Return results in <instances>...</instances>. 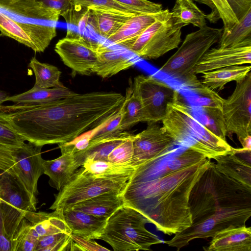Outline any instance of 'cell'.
<instances>
[{"label": "cell", "instance_id": "6da1fadb", "mask_svg": "<svg viewBox=\"0 0 251 251\" xmlns=\"http://www.w3.org/2000/svg\"><path fill=\"white\" fill-rule=\"evenodd\" d=\"M175 147L136 167L121 194L125 205L169 235L192 224L190 193L212 162L190 149Z\"/></svg>", "mask_w": 251, "mask_h": 251}, {"label": "cell", "instance_id": "7a4b0ae2", "mask_svg": "<svg viewBox=\"0 0 251 251\" xmlns=\"http://www.w3.org/2000/svg\"><path fill=\"white\" fill-rule=\"evenodd\" d=\"M125 96L116 92L75 94L52 102L0 107V120L37 146L70 142L116 113Z\"/></svg>", "mask_w": 251, "mask_h": 251}, {"label": "cell", "instance_id": "3957f363", "mask_svg": "<svg viewBox=\"0 0 251 251\" xmlns=\"http://www.w3.org/2000/svg\"><path fill=\"white\" fill-rule=\"evenodd\" d=\"M192 224L163 242L179 251L192 240L212 237L230 226L245 225L251 216V188L219 172L212 162L189 197Z\"/></svg>", "mask_w": 251, "mask_h": 251}, {"label": "cell", "instance_id": "277c9868", "mask_svg": "<svg viewBox=\"0 0 251 251\" xmlns=\"http://www.w3.org/2000/svg\"><path fill=\"white\" fill-rule=\"evenodd\" d=\"M162 122V126L176 145L210 159L232 153L233 148L226 140L217 136L193 116L190 107L182 100L179 92L168 104Z\"/></svg>", "mask_w": 251, "mask_h": 251}, {"label": "cell", "instance_id": "5b68a950", "mask_svg": "<svg viewBox=\"0 0 251 251\" xmlns=\"http://www.w3.org/2000/svg\"><path fill=\"white\" fill-rule=\"evenodd\" d=\"M147 223V219L140 212L124 205L107 219L99 240L115 251L150 250L151 246L163 241L146 229Z\"/></svg>", "mask_w": 251, "mask_h": 251}, {"label": "cell", "instance_id": "8992f818", "mask_svg": "<svg viewBox=\"0 0 251 251\" xmlns=\"http://www.w3.org/2000/svg\"><path fill=\"white\" fill-rule=\"evenodd\" d=\"M222 28L206 25L198 30L188 34L180 47L159 69V71L180 80L184 86L197 80L194 68L204 54L218 42Z\"/></svg>", "mask_w": 251, "mask_h": 251}, {"label": "cell", "instance_id": "52a82bcc", "mask_svg": "<svg viewBox=\"0 0 251 251\" xmlns=\"http://www.w3.org/2000/svg\"><path fill=\"white\" fill-rule=\"evenodd\" d=\"M130 176H100L95 175L81 167L59 192L50 209H64L74 204L106 192L122 194Z\"/></svg>", "mask_w": 251, "mask_h": 251}, {"label": "cell", "instance_id": "ba28073f", "mask_svg": "<svg viewBox=\"0 0 251 251\" xmlns=\"http://www.w3.org/2000/svg\"><path fill=\"white\" fill-rule=\"evenodd\" d=\"M184 26L176 23L169 10H163L139 36L123 46L143 59H156L178 47Z\"/></svg>", "mask_w": 251, "mask_h": 251}, {"label": "cell", "instance_id": "9c48e42d", "mask_svg": "<svg viewBox=\"0 0 251 251\" xmlns=\"http://www.w3.org/2000/svg\"><path fill=\"white\" fill-rule=\"evenodd\" d=\"M42 147L28 142L17 149L14 164L9 172L26 197L33 211L37 210L38 181L44 174Z\"/></svg>", "mask_w": 251, "mask_h": 251}, {"label": "cell", "instance_id": "30bf717a", "mask_svg": "<svg viewBox=\"0 0 251 251\" xmlns=\"http://www.w3.org/2000/svg\"><path fill=\"white\" fill-rule=\"evenodd\" d=\"M222 112L227 134H235L241 142L251 135V73L236 82L232 94L222 100Z\"/></svg>", "mask_w": 251, "mask_h": 251}, {"label": "cell", "instance_id": "8fae6325", "mask_svg": "<svg viewBox=\"0 0 251 251\" xmlns=\"http://www.w3.org/2000/svg\"><path fill=\"white\" fill-rule=\"evenodd\" d=\"M133 90L143 108V122H158L165 117L168 104L178 92L152 76L139 75L134 78Z\"/></svg>", "mask_w": 251, "mask_h": 251}, {"label": "cell", "instance_id": "7c38bea8", "mask_svg": "<svg viewBox=\"0 0 251 251\" xmlns=\"http://www.w3.org/2000/svg\"><path fill=\"white\" fill-rule=\"evenodd\" d=\"M0 36L11 38L32 49L43 52L56 36L55 25L18 22L0 12Z\"/></svg>", "mask_w": 251, "mask_h": 251}, {"label": "cell", "instance_id": "4fadbf2b", "mask_svg": "<svg viewBox=\"0 0 251 251\" xmlns=\"http://www.w3.org/2000/svg\"><path fill=\"white\" fill-rule=\"evenodd\" d=\"M0 206L6 230L11 237L25 213L32 209L26 197L7 172H0Z\"/></svg>", "mask_w": 251, "mask_h": 251}, {"label": "cell", "instance_id": "5bb4252c", "mask_svg": "<svg viewBox=\"0 0 251 251\" xmlns=\"http://www.w3.org/2000/svg\"><path fill=\"white\" fill-rule=\"evenodd\" d=\"M176 145L174 139L163 126L156 122H149L145 129L134 135L130 164L136 168Z\"/></svg>", "mask_w": 251, "mask_h": 251}, {"label": "cell", "instance_id": "9a60e30c", "mask_svg": "<svg viewBox=\"0 0 251 251\" xmlns=\"http://www.w3.org/2000/svg\"><path fill=\"white\" fill-rule=\"evenodd\" d=\"M54 50L73 73L89 75L97 60L94 46L82 35L66 36L56 44Z\"/></svg>", "mask_w": 251, "mask_h": 251}, {"label": "cell", "instance_id": "2e32d148", "mask_svg": "<svg viewBox=\"0 0 251 251\" xmlns=\"http://www.w3.org/2000/svg\"><path fill=\"white\" fill-rule=\"evenodd\" d=\"M194 94V104L190 107L193 116L217 136L226 140L227 131L222 107L223 98L208 88Z\"/></svg>", "mask_w": 251, "mask_h": 251}, {"label": "cell", "instance_id": "e0dca14e", "mask_svg": "<svg viewBox=\"0 0 251 251\" xmlns=\"http://www.w3.org/2000/svg\"><path fill=\"white\" fill-rule=\"evenodd\" d=\"M71 4L70 0H0V9L23 17L55 23Z\"/></svg>", "mask_w": 251, "mask_h": 251}, {"label": "cell", "instance_id": "ac0fdd59", "mask_svg": "<svg viewBox=\"0 0 251 251\" xmlns=\"http://www.w3.org/2000/svg\"><path fill=\"white\" fill-rule=\"evenodd\" d=\"M251 63V45L212 48L200 59L193 72L197 75L226 67Z\"/></svg>", "mask_w": 251, "mask_h": 251}, {"label": "cell", "instance_id": "d6986e66", "mask_svg": "<svg viewBox=\"0 0 251 251\" xmlns=\"http://www.w3.org/2000/svg\"><path fill=\"white\" fill-rule=\"evenodd\" d=\"M206 251H251V228L230 226L216 233Z\"/></svg>", "mask_w": 251, "mask_h": 251}, {"label": "cell", "instance_id": "ffe728a7", "mask_svg": "<svg viewBox=\"0 0 251 251\" xmlns=\"http://www.w3.org/2000/svg\"><path fill=\"white\" fill-rule=\"evenodd\" d=\"M94 46L97 60L92 69V73L102 78L111 77L135 64L134 61L119 50L101 44H95Z\"/></svg>", "mask_w": 251, "mask_h": 251}, {"label": "cell", "instance_id": "44dd1931", "mask_svg": "<svg viewBox=\"0 0 251 251\" xmlns=\"http://www.w3.org/2000/svg\"><path fill=\"white\" fill-rule=\"evenodd\" d=\"M64 218L72 234L90 240L99 239L107 219L74 210L62 209Z\"/></svg>", "mask_w": 251, "mask_h": 251}, {"label": "cell", "instance_id": "7402d4cb", "mask_svg": "<svg viewBox=\"0 0 251 251\" xmlns=\"http://www.w3.org/2000/svg\"><path fill=\"white\" fill-rule=\"evenodd\" d=\"M25 217L31 223L33 234L38 239L58 232L72 234L62 209H55L52 213L28 211L25 213Z\"/></svg>", "mask_w": 251, "mask_h": 251}, {"label": "cell", "instance_id": "603a6c76", "mask_svg": "<svg viewBox=\"0 0 251 251\" xmlns=\"http://www.w3.org/2000/svg\"><path fill=\"white\" fill-rule=\"evenodd\" d=\"M43 165L44 174L49 177V184L58 191L80 167L73 153H63L55 159L44 160Z\"/></svg>", "mask_w": 251, "mask_h": 251}, {"label": "cell", "instance_id": "cb8c5ba5", "mask_svg": "<svg viewBox=\"0 0 251 251\" xmlns=\"http://www.w3.org/2000/svg\"><path fill=\"white\" fill-rule=\"evenodd\" d=\"M124 205L121 194L110 192L79 201L68 208L107 219Z\"/></svg>", "mask_w": 251, "mask_h": 251}, {"label": "cell", "instance_id": "d4e9b609", "mask_svg": "<svg viewBox=\"0 0 251 251\" xmlns=\"http://www.w3.org/2000/svg\"><path fill=\"white\" fill-rule=\"evenodd\" d=\"M216 169L232 179L251 188V162L232 153L215 159Z\"/></svg>", "mask_w": 251, "mask_h": 251}, {"label": "cell", "instance_id": "484cf974", "mask_svg": "<svg viewBox=\"0 0 251 251\" xmlns=\"http://www.w3.org/2000/svg\"><path fill=\"white\" fill-rule=\"evenodd\" d=\"M131 135L124 131L115 136L90 141L85 149L74 154L80 167L87 159L107 161V156L113 149Z\"/></svg>", "mask_w": 251, "mask_h": 251}, {"label": "cell", "instance_id": "4316f807", "mask_svg": "<svg viewBox=\"0 0 251 251\" xmlns=\"http://www.w3.org/2000/svg\"><path fill=\"white\" fill-rule=\"evenodd\" d=\"M65 86L49 88L33 87L29 90L12 96H9L7 101L16 104H40L52 102L75 94Z\"/></svg>", "mask_w": 251, "mask_h": 251}, {"label": "cell", "instance_id": "83f0119b", "mask_svg": "<svg viewBox=\"0 0 251 251\" xmlns=\"http://www.w3.org/2000/svg\"><path fill=\"white\" fill-rule=\"evenodd\" d=\"M161 12L155 14L131 16L115 33L107 39L116 45L123 46L139 36L157 19Z\"/></svg>", "mask_w": 251, "mask_h": 251}, {"label": "cell", "instance_id": "f1b7e54d", "mask_svg": "<svg viewBox=\"0 0 251 251\" xmlns=\"http://www.w3.org/2000/svg\"><path fill=\"white\" fill-rule=\"evenodd\" d=\"M251 70V65L226 67L203 73L201 83L212 90L220 91L227 83L244 79Z\"/></svg>", "mask_w": 251, "mask_h": 251}, {"label": "cell", "instance_id": "f546056e", "mask_svg": "<svg viewBox=\"0 0 251 251\" xmlns=\"http://www.w3.org/2000/svg\"><path fill=\"white\" fill-rule=\"evenodd\" d=\"M218 42L221 48L251 45V8Z\"/></svg>", "mask_w": 251, "mask_h": 251}, {"label": "cell", "instance_id": "4dcf8cb0", "mask_svg": "<svg viewBox=\"0 0 251 251\" xmlns=\"http://www.w3.org/2000/svg\"><path fill=\"white\" fill-rule=\"evenodd\" d=\"M176 23L186 25L192 24L201 28L205 25L207 15L195 4L193 0H176L171 12Z\"/></svg>", "mask_w": 251, "mask_h": 251}, {"label": "cell", "instance_id": "1f68e13d", "mask_svg": "<svg viewBox=\"0 0 251 251\" xmlns=\"http://www.w3.org/2000/svg\"><path fill=\"white\" fill-rule=\"evenodd\" d=\"M131 16L98 10H90L92 25L98 33L107 39L115 33Z\"/></svg>", "mask_w": 251, "mask_h": 251}, {"label": "cell", "instance_id": "d6a6232c", "mask_svg": "<svg viewBox=\"0 0 251 251\" xmlns=\"http://www.w3.org/2000/svg\"><path fill=\"white\" fill-rule=\"evenodd\" d=\"M28 67L32 69L35 75L34 86L49 88L64 86L60 81L61 72L56 66L42 63L33 57Z\"/></svg>", "mask_w": 251, "mask_h": 251}, {"label": "cell", "instance_id": "836d02e7", "mask_svg": "<svg viewBox=\"0 0 251 251\" xmlns=\"http://www.w3.org/2000/svg\"><path fill=\"white\" fill-rule=\"evenodd\" d=\"M140 122H143L142 104L137 95L133 90V86H131L127 89L125 96L119 129L121 131H124Z\"/></svg>", "mask_w": 251, "mask_h": 251}, {"label": "cell", "instance_id": "e575fe53", "mask_svg": "<svg viewBox=\"0 0 251 251\" xmlns=\"http://www.w3.org/2000/svg\"><path fill=\"white\" fill-rule=\"evenodd\" d=\"M81 167L95 175L105 177L131 176L135 169L129 164L89 159L85 160Z\"/></svg>", "mask_w": 251, "mask_h": 251}, {"label": "cell", "instance_id": "d590c367", "mask_svg": "<svg viewBox=\"0 0 251 251\" xmlns=\"http://www.w3.org/2000/svg\"><path fill=\"white\" fill-rule=\"evenodd\" d=\"M204 4L211 9V12L207 15L210 22L215 23L221 19L224 24L223 32H228L238 22L226 0H193Z\"/></svg>", "mask_w": 251, "mask_h": 251}, {"label": "cell", "instance_id": "8d00e7d4", "mask_svg": "<svg viewBox=\"0 0 251 251\" xmlns=\"http://www.w3.org/2000/svg\"><path fill=\"white\" fill-rule=\"evenodd\" d=\"M38 241L31 223L24 217L12 236L11 251H35Z\"/></svg>", "mask_w": 251, "mask_h": 251}, {"label": "cell", "instance_id": "74e56055", "mask_svg": "<svg viewBox=\"0 0 251 251\" xmlns=\"http://www.w3.org/2000/svg\"><path fill=\"white\" fill-rule=\"evenodd\" d=\"M71 234L58 232L39 238L35 251H71Z\"/></svg>", "mask_w": 251, "mask_h": 251}, {"label": "cell", "instance_id": "f35d334b", "mask_svg": "<svg viewBox=\"0 0 251 251\" xmlns=\"http://www.w3.org/2000/svg\"><path fill=\"white\" fill-rule=\"evenodd\" d=\"M123 105L120 110L104 123L89 130L87 133L90 141L99 140L119 134L121 131L119 125L122 120Z\"/></svg>", "mask_w": 251, "mask_h": 251}, {"label": "cell", "instance_id": "ab89813d", "mask_svg": "<svg viewBox=\"0 0 251 251\" xmlns=\"http://www.w3.org/2000/svg\"><path fill=\"white\" fill-rule=\"evenodd\" d=\"M76 5L86 7L90 10H98L113 12L124 15H136L126 7L114 0H70Z\"/></svg>", "mask_w": 251, "mask_h": 251}, {"label": "cell", "instance_id": "60d3db41", "mask_svg": "<svg viewBox=\"0 0 251 251\" xmlns=\"http://www.w3.org/2000/svg\"><path fill=\"white\" fill-rule=\"evenodd\" d=\"M136 15L155 14L163 10L161 4L148 0H114Z\"/></svg>", "mask_w": 251, "mask_h": 251}, {"label": "cell", "instance_id": "b9f144b4", "mask_svg": "<svg viewBox=\"0 0 251 251\" xmlns=\"http://www.w3.org/2000/svg\"><path fill=\"white\" fill-rule=\"evenodd\" d=\"M134 137V135H132L115 148L108 155L107 161L114 163L130 164L133 155Z\"/></svg>", "mask_w": 251, "mask_h": 251}, {"label": "cell", "instance_id": "7bdbcfd3", "mask_svg": "<svg viewBox=\"0 0 251 251\" xmlns=\"http://www.w3.org/2000/svg\"><path fill=\"white\" fill-rule=\"evenodd\" d=\"M66 20L68 26L84 27L86 25L90 16V10L71 2V5L66 12L62 16Z\"/></svg>", "mask_w": 251, "mask_h": 251}, {"label": "cell", "instance_id": "ee69618b", "mask_svg": "<svg viewBox=\"0 0 251 251\" xmlns=\"http://www.w3.org/2000/svg\"><path fill=\"white\" fill-rule=\"evenodd\" d=\"M25 141L10 126L0 120V143L14 148L21 147Z\"/></svg>", "mask_w": 251, "mask_h": 251}, {"label": "cell", "instance_id": "f6af8a7d", "mask_svg": "<svg viewBox=\"0 0 251 251\" xmlns=\"http://www.w3.org/2000/svg\"><path fill=\"white\" fill-rule=\"evenodd\" d=\"M71 251H109L93 240L87 239L73 234H71Z\"/></svg>", "mask_w": 251, "mask_h": 251}, {"label": "cell", "instance_id": "bcb514c9", "mask_svg": "<svg viewBox=\"0 0 251 251\" xmlns=\"http://www.w3.org/2000/svg\"><path fill=\"white\" fill-rule=\"evenodd\" d=\"M17 149L0 143V172L9 173L14 164V155Z\"/></svg>", "mask_w": 251, "mask_h": 251}, {"label": "cell", "instance_id": "7dc6e473", "mask_svg": "<svg viewBox=\"0 0 251 251\" xmlns=\"http://www.w3.org/2000/svg\"><path fill=\"white\" fill-rule=\"evenodd\" d=\"M226 0L238 21L251 8V0Z\"/></svg>", "mask_w": 251, "mask_h": 251}, {"label": "cell", "instance_id": "c3c4849f", "mask_svg": "<svg viewBox=\"0 0 251 251\" xmlns=\"http://www.w3.org/2000/svg\"><path fill=\"white\" fill-rule=\"evenodd\" d=\"M11 251V239L7 233L4 217L0 206V251Z\"/></svg>", "mask_w": 251, "mask_h": 251}, {"label": "cell", "instance_id": "681fc988", "mask_svg": "<svg viewBox=\"0 0 251 251\" xmlns=\"http://www.w3.org/2000/svg\"><path fill=\"white\" fill-rule=\"evenodd\" d=\"M240 143L243 149L251 151V135L246 136L242 140Z\"/></svg>", "mask_w": 251, "mask_h": 251}, {"label": "cell", "instance_id": "f907efd6", "mask_svg": "<svg viewBox=\"0 0 251 251\" xmlns=\"http://www.w3.org/2000/svg\"><path fill=\"white\" fill-rule=\"evenodd\" d=\"M9 95L6 92L0 90V107L2 105V103L6 101Z\"/></svg>", "mask_w": 251, "mask_h": 251}]
</instances>
